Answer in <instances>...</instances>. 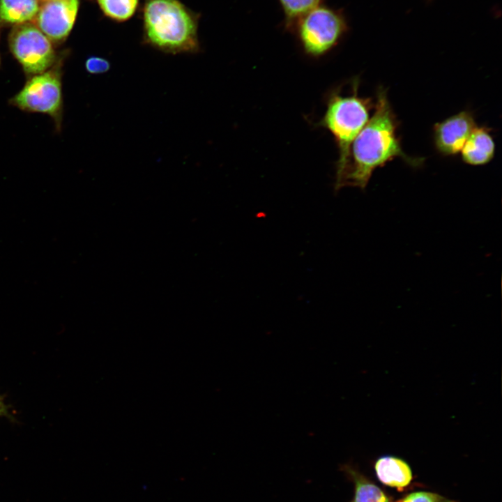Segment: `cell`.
Here are the masks:
<instances>
[{"label": "cell", "instance_id": "3957f363", "mask_svg": "<svg viewBox=\"0 0 502 502\" xmlns=\"http://www.w3.org/2000/svg\"><path fill=\"white\" fill-rule=\"evenodd\" d=\"M351 91L342 93L341 87L330 90L326 96V109L317 123L333 136L338 150L335 176L343 169L353 139L370 119L374 104L370 98L358 95V78L351 82Z\"/></svg>", "mask_w": 502, "mask_h": 502}, {"label": "cell", "instance_id": "ac0fdd59", "mask_svg": "<svg viewBox=\"0 0 502 502\" xmlns=\"http://www.w3.org/2000/svg\"><path fill=\"white\" fill-rule=\"evenodd\" d=\"M426 1H428V2H430V1H432V0H426Z\"/></svg>", "mask_w": 502, "mask_h": 502}, {"label": "cell", "instance_id": "4fadbf2b", "mask_svg": "<svg viewBox=\"0 0 502 502\" xmlns=\"http://www.w3.org/2000/svg\"><path fill=\"white\" fill-rule=\"evenodd\" d=\"M104 15L117 22L130 19L136 12L139 0H97Z\"/></svg>", "mask_w": 502, "mask_h": 502}, {"label": "cell", "instance_id": "5b68a950", "mask_svg": "<svg viewBox=\"0 0 502 502\" xmlns=\"http://www.w3.org/2000/svg\"><path fill=\"white\" fill-rule=\"evenodd\" d=\"M295 26L303 52L317 59L335 48L349 30L347 18L342 11L321 5L303 15Z\"/></svg>", "mask_w": 502, "mask_h": 502}, {"label": "cell", "instance_id": "5bb4252c", "mask_svg": "<svg viewBox=\"0 0 502 502\" xmlns=\"http://www.w3.org/2000/svg\"><path fill=\"white\" fill-rule=\"evenodd\" d=\"M284 14L286 23L292 26L303 15L319 6L322 0H278Z\"/></svg>", "mask_w": 502, "mask_h": 502}, {"label": "cell", "instance_id": "ba28073f", "mask_svg": "<svg viewBox=\"0 0 502 502\" xmlns=\"http://www.w3.org/2000/svg\"><path fill=\"white\" fill-rule=\"evenodd\" d=\"M477 126L470 111H462L433 127V140L436 150L443 156L460 153L469 135Z\"/></svg>", "mask_w": 502, "mask_h": 502}, {"label": "cell", "instance_id": "9c48e42d", "mask_svg": "<svg viewBox=\"0 0 502 502\" xmlns=\"http://www.w3.org/2000/svg\"><path fill=\"white\" fill-rule=\"evenodd\" d=\"M460 153L463 162L468 165L479 166L489 162L495 154V142L490 129L476 126Z\"/></svg>", "mask_w": 502, "mask_h": 502}, {"label": "cell", "instance_id": "277c9868", "mask_svg": "<svg viewBox=\"0 0 502 502\" xmlns=\"http://www.w3.org/2000/svg\"><path fill=\"white\" fill-rule=\"evenodd\" d=\"M62 61L58 59L47 70L27 77L22 88L9 100L10 105L22 111L49 116L57 131L61 129L63 113Z\"/></svg>", "mask_w": 502, "mask_h": 502}, {"label": "cell", "instance_id": "30bf717a", "mask_svg": "<svg viewBox=\"0 0 502 502\" xmlns=\"http://www.w3.org/2000/svg\"><path fill=\"white\" fill-rule=\"evenodd\" d=\"M374 470L379 480L384 485L402 489L412 480V472L409 464L402 459L385 455L378 458Z\"/></svg>", "mask_w": 502, "mask_h": 502}, {"label": "cell", "instance_id": "2e32d148", "mask_svg": "<svg viewBox=\"0 0 502 502\" xmlns=\"http://www.w3.org/2000/svg\"><path fill=\"white\" fill-rule=\"evenodd\" d=\"M110 63L107 59L97 56H89L85 61L86 70L93 75L102 74L110 69Z\"/></svg>", "mask_w": 502, "mask_h": 502}, {"label": "cell", "instance_id": "7c38bea8", "mask_svg": "<svg viewBox=\"0 0 502 502\" xmlns=\"http://www.w3.org/2000/svg\"><path fill=\"white\" fill-rule=\"evenodd\" d=\"M38 0H0V20L20 24L36 18L40 8Z\"/></svg>", "mask_w": 502, "mask_h": 502}, {"label": "cell", "instance_id": "52a82bcc", "mask_svg": "<svg viewBox=\"0 0 502 502\" xmlns=\"http://www.w3.org/2000/svg\"><path fill=\"white\" fill-rule=\"evenodd\" d=\"M79 0H47L36 17L37 27L52 42L65 40L77 18Z\"/></svg>", "mask_w": 502, "mask_h": 502}, {"label": "cell", "instance_id": "ffe728a7", "mask_svg": "<svg viewBox=\"0 0 502 502\" xmlns=\"http://www.w3.org/2000/svg\"><path fill=\"white\" fill-rule=\"evenodd\" d=\"M45 1H47V0H45Z\"/></svg>", "mask_w": 502, "mask_h": 502}, {"label": "cell", "instance_id": "8992f818", "mask_svg": "<svg viewBox=\"0 0 502 502\" xmlns=\"http://www.w3.org/2000/svg\"><path fill=\"white\" fill-rule=\"evenodd\" d=\"M8 44L26 77L47 70L58 61L52 41L33 24H17L9 35Z\"/></svg>", "mask_w": 502, "mask_h": 502}, {"label": "cell", "instance_id": "6da1fadb", "mask_svg": "<svg viewBox=\"0 0 502 502\" xmlns=\"http://www.w3.org/2000/svg\"><path fill=\"white\" fill-rule=\"evenodd\" d=\"M374 112L351 144L347 162L335 176V190L347 187L364 189L373 173L396 158L412 167H419L423 158L406 155L397 130L398 121L390 104L387 91L380 86L376 93Z\"/></svg>", "mask_w": 502, "mask_h": 502}, {"label": "cell", "instance_id": "e0dca14e", "mask_svg": "<svg viewBox=\"0 0 502 502\" xmlns=\"http://www.w3.org/2000/svg\"><path fill=\"white\" fill-rule=\"evenodd\" d=\"M5 413V406L0 398V416H2Z\"/></svg>", "mask_w": 502, "mask_h": 502}, {"label": "cell", "instance_id": "8fae6325", "mask_svg": "<svg viewBox=\"0 0 502 502\" xmlns=\"http://www.w3.org/2000/svg\"><path fill=\"white\" fill-rule=\"evenodd\" d=\"M340 470L353 483L354 493L350 502H392L381 488L353 464H342Z\"/></svg>", "mask_w": 502, "mask_h": 502}, {"label": "cell", "instance_id": "7a4b0ae2", "mask_svg": "<svg viewBox=\"0 0 502 502\" xmlns=\"http://www.w3.org/2000/svg\"><path fill=\"white\" fill-rule=\"evenodd\" d=\"M144 33L146 43L167 53L199 50L198 21L178 0H145Z\"/></svg>", "mask_w": 502, "mask_h": 502}, {"label": "cell", "instance_id": "d6986e66", "mask_svg": "<svg viewBox=\"0 0 502 502\" xmlns=\"http://www.w3.org/2000/svg\"><path fill=\"white\" fill-rule=\"evenodd\" d=\"M0 63H1V58H0Z\"/></svg>", "mask_w": 502, "mask_h": 502}, {"label": "cell", "instance_id": "9a60e30c", "mask_svg": "<svg viewBox=\"0 0 502 502\" xmlns=\"http://www.w3.org/2000/svg\"><path fill=\"white\" fill-rule=\"evenodd\" d=\"M396 502H455L438 494L429 492H414Z\"/></svg>", "mask_w": 502, "mask_h": 502}]
</instances>
